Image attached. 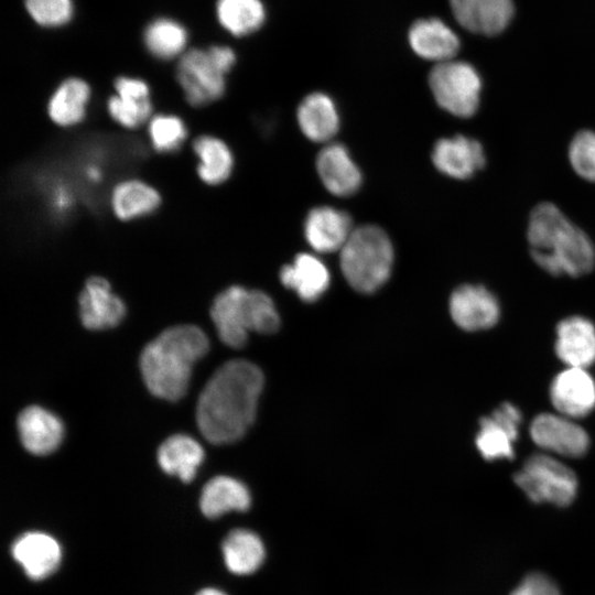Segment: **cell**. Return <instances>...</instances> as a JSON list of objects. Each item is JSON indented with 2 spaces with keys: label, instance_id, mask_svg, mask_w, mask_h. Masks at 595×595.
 <instances>
[{
  "label": "cell",
  "instance_id": "cell-24",
  "mask_svg": "<svg viewBox=\"0 0 595 595\" xmlns=\"http://www.w3.org/2000/svg\"><path fill=\"white\" fill-rule=\"evenodd\" d=\"M90 94L88 83L82 78L69 77L63 80L48 99L50 119L63 128L80 123L86 117Z\"/></svg>",
  "mask_w": 595,
  "mask_h": 595
},
{
  "label": "cell",
  "instance_id": "cell-15",
  "mask_svg": "<svg viewBox=\"0 0 595 595\" xmlns=\"http://www.w3.org/2000/svg\"><path fill=\"white\" fill-rule=\"evenodd\" d=\"M350 216L332 206L312 208L304 220L306 242L316 252L340 251L354 230Z\"/></svg>",
  "mask_w": 595,
  "mask_h": 595
},
{
  "label": "cell",
  "instance_id": "cell-13",
  "mask_svg": "<svg viewBox=\"0 0 595 595\" xmlns=\"http://www.w3.org/2000/svg\"><path fill=\"white\" fill-rule=\"evenodd\" d=\"M550 399L560 414L585 416L595 409V380L584 368L569 367L551 382Z\"/></svg>",
  "mask_w": 595,
  "mask_h": 595
},
{
  "label": "cell",
  "instance_id": "cell-18",
  "mask_svg": "<svg viewBox=\"0 0 595 595\" xmlns=\"http://www.w3.org/2000/svg\"><path fill=\"white\" fill-rule=\"evenodd\" d=\"M455 20L466 30L483 35H496L510 23L512 0H450Z\"/></svg>",
  "mask_w": 595,
  "mask_h": 595
},
{
  "label": "cell",
  "instance_id": "cell-6",
  "mask_svg": "<svg viewBox=\"0 0 595 595\" xmlns=\"http://www.w3.org/2000/svg\"><path fill=\"white\" fill-rule=\"evenodd\" d=\"M429 86L440 108L455 117L469 118L479 108L482 78L467 62L453 58L435 64L429 74Z\"/></svg>",
  "mask_w": 595,
  "mask_h": 595
},
{
  "label": "cell",
  "instance_id": "cell-3",
  "mask_svg": "<svg viewBox=\"0 0 595 595\" xmlns=\"http://www.w3.org/2000/svg\"><path fill=\"white\" fill-rule=\"evenodd\" d=\"M209 349L206 334L196 325L183 324L164 329L140 356V369L149 391L169 401L187 391L192 366Z\"/></svg>",
  "mask_w": 595,
  "mask_h": 595
},
{
  "label": "cell",
  "instance_id": "cell-34",
  "mask_svg": "<svg viewBox=\"0 0 595 595\" xmlns=\"http://www.w3.org/2000/svg\"><path fill=\"white\" fill-rule=\"evenodd\" d=\"M569 161L574 172L585 181L595 182V132L581 130L569 145Z\"/></svg>",
  "mask_w": 595,
  "mask_h": 595
},
{
  "label": "cell",
  "instance_id": "cell-4",
  "mask_svg": "<svg viewBox=\"0 0 595 595\" xmlns=\"http://www.w3.org/2000/svg\"><path fill=\"white\" fill-rule=\"evenodd\" d=\"M210 317L220 340L229 347H242L248 332L262 334L278 329L280 318L273 301L259 290L232 285L220 292L213 302Z\"/></svg>",
  "mask_w": 595,
  "mask_h": 595
},
{
  "label": "cell",
  "instance_id": "cell-16",
  "mask_svg": "<svg viewBox=\"0 0 595 595\" xmlns=\"http://www.w3.org/2000/svg\"><path fill=\"white\" fill-rule=\"evenodd\" d=\"M316 171L324 187L335 196H350L363 183L359 166L348 149L338 142H329L318 152Z\"/></svg>",
  "mask_w": 595,
  "mask_h": 595
},
{
  "label": "cell",
  "instance_id": "cell-35",
  "mask_svg": "<svg viewBox=\"0 0 595 595\" xmlns=\"http://www.w3.org/2000/svg\"><path fill=\"white\" fill-rule=\"evenodd\" d=\"M25 7L36 23L47 28L61 26L73 15L72 0H25Z\"/></svg>",
  "mask_w": 595,
  "mask_h": 595
},
{
  "label": "cell",
  "instance_id": "cell-37",
  "mask_svg": "<svg viewBox=\"0 0 595 595\" xmlns=\"http://www.w3.org/2000/svg\"><path fill=\"white\" fill-rule=\"evenodd\" d=\"M86 175H87L89 181L99 182L101 180L102 172L98 166L90 165V166H88V169L86 171Z\"/></svg>",
  "mask_w": 595,
  "mask_h": 595
},
{
  "label": "cell",
  "instance_id": "cell-20",
  "mask_svg": "<svg viewBox=\"0 0 595 595\" xmlns=\"http://www.w3.org/2000/svg\"><path fill=\"white\" fill-rule=\"evenodd\" d=\"M17 425L23 447L33 455H48L62 443V421L42 407L24 408L18 415Z\"/></svg>",
  "mask_w": 595,
  "mask_h": 595
},
{
  "label": "cell",
  "instance_id": "cell-23",
  "mask_svg": "<svg viewBox=\"0 0 595 595\" xmlns=\"http://www.w3.org/2000/svg\"><path fill=\"white\" fill-rule=\"evenodd\" d=\"M280 281L305 302L316 301L329 285L331 274L325 263L312 253H299L280 270Z\"/></svg>",
  "mask_w": 595,
  "mask_h": 595
},
{
  "label": "cell",
  "instance_id": "cell-30",
  "mask_svg": "<svg viewBox=\"0 0 595 595\" xmlns=\"http://www.w3.org/2000/svg\"><path fill=\"white\" fill-rule=\"evenodd\" d=\"M216 14L221 26L235 36L249 35L266 21L261 0H217Z\"/></svg>",
  "mask_w": 595,
  "mask_h": 595
},
{
  "label": "cell",
  "instance_id": "cell-10",
  "mask_svg": "<svg viewBox=\"0 0 595 595\" xmlns=\"http://www.w3.org/2000/svg\"><path fill=\"white\" fill-rule=\"evenodd\" d=\"M530 436L539 447L566 457H582L591 445L587 432L562 414L537 415L530 424Z\"/></svg>",
  "mask_w": 595,
  "mask_h": 595
},
{
  "label": "cell",
  "instance_id": "cell-26",
  "mask_svg": "<svg viewBox=\"0 0 595 595\" xmlns=\"http://www.w3.org/2000/svg\"><path fill=\"white\" fill-rule=\"evenodd\" d=\"M251 502L248 488L229 476H216L202 489L199 508L207 518H217L228 511H246Z\"/></svg>",
  "mask_w": 595,
  "mask_h": 595
},
{
  "label": "cell",
  "instance_id": "cell-11",
  "mask_svg": "<svg viewBox=\"0 0 595 595\" xmlns=\"http://www.w3.org/2000/svg\"><path fill=\"white\" fill-rule=\"evenodd\" d=\"M450 313L464 331L477 332L495 326L501 314L497 296L482 284H463L450 298Z\"/></svg>",
  "mask_w": 595,
  "mask_h": 595
},
{
  "label": "cell",
  "instance_id": "cell-28",
  "mask_svg": "<svg viewBox=\"0 0 595 595\" xmlns=\"http://www.w3.org/2000/svg\"><path fill=\"white\" fill-rule=\"evenodd\" d=\"M193 151L198 159L196 172L202 182L214 186L229 178L234 167V155L220 138L201 134L193 141Z\"/></svg>",
  "mask_w": 595,
  "mask_h": 595
},
{
  "label": "cell",
  "instance_id": "cell-31",
  "mask_svg": "<svg viewBox=\"0 0 595 595\" xmlns=\"http://www.w3.org/2000/svg\"><path fill=\"white\" fill-rule=\"evenodd\" d=\"M186 29L175 20L159 18L147 26L143 41L147 50L156 58L171 60L183 55L187 43Z\"/></svg>",
  "mask_w": 595,
  "mask_h": 595
},
{
  "label": "cell",
  "instance_id": "cell-29",
  "mask_svg": "<svg viewBox=\"0 0 595 595\" xmlns=\"http://www.w3.org/2000/svg\"><path fill=\"white\" fill-rule=\"evenodd\" d=\"M221 550L227 569L237 575L257 571L266 555L261 539L246 529L229 532L223 541Z\"/></svg>",
  "mask_w": 595,
  "mask_h": 595
},
{
  "label": "cell",
  "instance_id": "cell-22",
  "mask_svg": "<svg viewBox=\"0 0 595 595\" xmlns=\"http://www.w3.org/2000/svg\"><path fill=\"white\" fill-rule=\"evenodd\" d=\"M296 121L302 133L311 141L331 142L340 126L335 101L325 93L306 95L296 109Z\"/></svg>",
  "mask_w": 595,
  "mask_h": 595
},
{
  "label": "cell",
  "instance_id": "cell-8",
  "mask_svg": "<svg viewBox=\"0 0 595 595\" xmlns=\"http://www.w3.org/2000/svg\"><path fill=\"white\" fill-rule=\"evenodd\" d=\"M227 74L209 48L185 52L176 68L177 82L193 107H203L218 100L225 94Z\"/></svg>",
  "mask_w": 595,
  "mask_h": 595
},
{
  "label": "cell",
  "instance_id": "cell-33",
  "mask_svg": "<svg viewBox=\"0 0 595 595\" xmlns=\"http://www.w3.org/2000/svg\"><path fill=\"white\" fill-rule=\"evenodd\" d=\"M107 111L111 119L123 128L136 129L151 116V98H137L116 94L107 100Z\"/></svg>",
  "mask_w": 595,
  "mask_h": 595
},
{
  "label": "cell",
  "instance_id": "cell-25",
  "mask_svg": "<svg viewBox=\"0 0 595 595\" xmlns=\"http://www.w3.org/2000/svg\"><path fill=\"white\" fill-rule=\"evenodd\" d=\"M160 204V193L147 182L137 178L119 182L110 195L113 214L125 221L150 215Z\"/></svg>",
  "mask_w": 595,
  "mask_h": 595
},
{
  "label": "cell",
  "instance_id": "cell-27",
  "mask_svg": "<svg viewBox=\"0 0 595 595\" xmlns=\"http://www.w3.org/2000/svg\"><path fill=\"white\" fill-rule=\"evenodd\" d=\"M203 458L199 443L185 434L171 435L158 450L160 467L169 475H177L184 483L195 477Z\"/></svg>",
  "mask_w": 595,
  "mask_h": 595
},
{
  "label": "cell",
  "instance_id": "cell-36",
  "mask_svg": "<svg viewBox=\"0 0 595 595\" xmlns=\"http://www.w3.org/2000/svg\"><path fill=\"white\" fill-rule=\"evenodd\" d=\"M511 595H560L556 586L545 576H528Z\"/></svg>",
  "mask_w": 595,
  "mask_h": 595
},
{
  "label": "cell",
  "instance_id": "cell-21",
  "mask_svg": "<svg viewBox=\"0 0 595 595\" xmlns=\"http://www.w3.org/2000/svg\"><path fill=\"white\" fill-rule=\"evenodd\" d=\"M408 42L418 56L435 64L453 60L459 50L456 33L437 18L413 22L408 32Z\"/></svg>",
  "mask_w": 595,
  "mask_h": 595
},
{
  "label": "cell",
  "instance_id": "cell-32",
  "mask_svg": "<svg viewBox=\"0 0 595 595\" xmlns=\"http://www.w3.org/2000/svg\"><path fill=\"white\" fill-rule=\"evenodd\" d=\"M148 132L153 149L159 153L175 152L187 137V128L183 119L171 113L152 117Z\"/></svg>",
  "mask_w": 595,
  "mask_h": 595
},
{
  "label": "cell",
  "instance_id": "cell-7",
  "mask_svg": "<svg viewBox=\"0 0 595 595\" xmlns=\"http://www.w3.org/2000/svg\"><path fill=\"white\" fill-rule=\"evenodd\" d=\"M513 480L533 502L560 507L570 505L577 490L574 472L548 454L531 455L513 475Z\"/></svg>",
  "mask_w": 595,
  "mask_h": 595
},
{
  "label": "cell",
  "instance_id": "cell-12",
  "mask_svg": "<svg viewBox=\"0 0 595 595\" xmlns=\"http://www.w3.org/2000/svg\"><path fill=\"white\" fill-rule=\"evenodd\" d=\"M431 158L437 171L455 180H467L486 164L482 143L463 134L439 139Z\"/></svg>",
  "mask_w": 595,
  "mask_h": 595
},
{
  "label": "cell",
  "instance_id": "cell-17",
  "mask_svg": "<svg viewBox=\"0 0 595 595\" xmlns=\"http://www.w3.org/2000/svg\"><path fill=\"white\" fill-rule=\"evenodd\" d=\"M11 554L30 578L39 581L57 570L62 559V549L52 536L30 531L14 540Z\"/></svg>",
  "mask_w": 595,
  "mask_h": 595
},
{
  "label": "cell",
  "instance_id": "cell-2",
  "mask_svg": "<svg viewBox=\"0 0 595 595\" xmlns=\"http://www.w3.org/2000/svg\"><path fill=\"white\" fill-rule=\"evenodd\" d=\"M527 238L533 261L551 275L576 278L595 267L591 238L552 203H540L531 210Z\"/></svg>",
  "mask_w": 595,
  "mask_h": 595
},
{
  "label": "cell",
  "instance_id": "cell-9",
  "mask_svg": "<svg viewBox=\"0 0 595 595\" xmlns=\"http://www.w3.org/2000/svg\"><path fill=\"white\" fill-rule=\"evenodd\" d=\"M521 421V411L510 402L501 403L489 416L483 418L475 439L482 456L486 461L512 459Z\"/></svg>",
  "mask_w": 595,
  "mask_h": 595
},
{
  "label": "cell",
  "instance_id": "cell-38",
  "mask_svg": "<svg viewBox=\"0 0 595 595\" xmlns=\"http://www.w3.org/2000/svg\"><path fill=\"white\" fill-rule=\"evenodd\" d=\"M196 595H227L223 591L214 587H206L201 589Z\"/></svg>",
  "mask_w": 595,
  "mask_h": 595
},
{
  "label": "cell",
  "instance_id": "cell-19",
  "mask_svg": "<svg viewBox=\"0 0 595 595\" xmlns=\"http://www.w3.org/2000/svg\"><path fill=\"white\" fill-rule=\"evenodd\" d=\"M556 356L569 367L586 368L595 363V325L584 316H569L556 325Z\"/></svg>",
  "mask_w": 595,
  "mask_h": 595
},
{
  "label": "cell",
  "instance_id": "cell-14",
  "mask_svg": "<svg viewBox=\"0 0 595 595\" xmlns=\"http://www.w3.org/2000/svg\"><path fill=\"white\" fill-rule=\"evenodd\" d=\"M79 316L88 329L117 326L126 314L122 300L111 292L109 282L101 277H90L79 296Z\"/></svg>",
  "mask_w": 595,
  "mask_h": 595
},
{
  "label": "cell",
  "instance_id": "cell-1",
  "mask_svg": "<svg viewBox=\"0 0 595 595\" xmlns=\"http://www.w3.org/2000/svg\"><path fill=\"white\" fill-rule=\"evenodd\" d=\"M263 386L261 370L234 359L221 365L206 382L196 405L202 435L213 444L232 443L252 424Z\"/></svg>",
  "mask_w": 595,
  "mask_h": 595
},
{
  "label": "cell",
  "instance_id": "cell-5",
  "mask_svg": "<svg viewBox=\"0 0 595 595\" xmlns=\"http://www.w3.org/2000/svg\"><path fill=\"white\" fill-rule=\"evenodd\" d=\"M394 260L392 241L378 226L354 228L339 251V264L348 284L358 292L371 293L390 277Z\"/></svg>",
  "mask_w": 595,
  "mask_h": 595
}]
</instances>
